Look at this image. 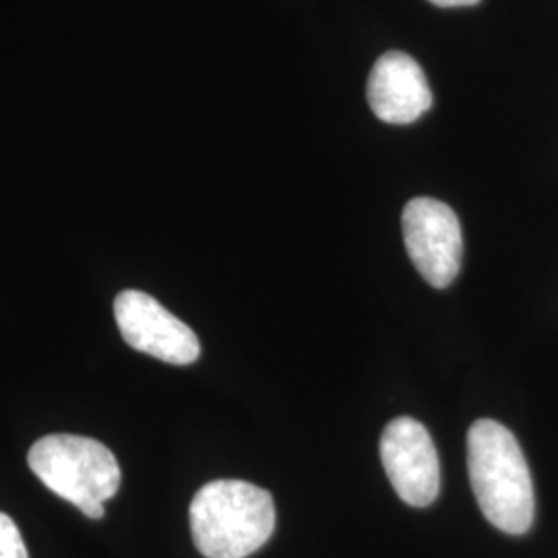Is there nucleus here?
<instances>
[{
    "label": "nucleus",
    "mask_w": 558,
    "mask_h": 558,
    "mask_svg": "<svg viewBox=\"0 0 558 558\" xmlns=\"http://www.w3.org/2000/svg\"><path fill=\"white\" fill-rule=\"evenodd\" d=\"M0 558H29L20 527L7 513H0Z\"/></svg>",
    "instance_id": "8"
},
{
    "label": "nucleus",
    "mask_w": 558,
    "mask_h": 558,
    "mask_svg": "<svg viewBox=\"0 0 558 558\" xmlns=\"http://www.w3.org/2000/svg\"><path fill=\"white\" fill-rule=\"evenodd\" d=\"M366 98L377 119L410 124L433 106V92L416 60L405 52H385L373 66Z\"/></svg>",
    "instance_id": "7"
},
{
    "label": "nucleus",
    "mask_w": 558,
    "mask_h": 558,
    "mask_svg": "<svg viewBox=\"0 0 558 558\" xmlns=\"http://www.w3.org/2000/svg\"><path fill=\"white\" fill-rule=\"evenodd\" d=\"M468 470L484 518L505 534H525L536 513L534 482L513 433L497 420L474 422L468 433Z\"/></svg>",
    "instance_id": "1"
},
{
    "label": "nucleus",
    "mask_w": 558,
    "mask_h": 558,
    "mask_svg": "<svg viewBox=\"0 0 558 558\" xmlns=\"http://www.w3.org/2000/svg\"><path fill=\"white\" fill-rule=\"evenodd\" d=\"M380 459L399 499L428 507L439 497V456L418 420L401 416L387 424L380 435Z\"/></svg>",
    "instance_id": "6"
},
{
    "label": "nucleus",
    "mask_w": 558,
    "mask_h": 558,
    "mask_svg": "<svg viewBox=\"0 0 558 558\" xmlns=\"http://www.w3.org/2000/svg\"><path fill=\"white\" fill-rule=\"evenodd\" d=\"M276 530L267 490L242 480H214L191 502V532L205 558H246Z\"/></svg>",
    "instance_id": "2"
},
{
    "label": "nucleus",
    "mask_w": 558,
    "mask_h": 558,
    "mask_svg": "<svg viewBox=\"0 0 558 558\" xmlns=\"http://www.w3.org/2000/svg\"><path fill=\"white\" fill-rule=\"evenodd\" d=\"M41 484L73 502L89 519L104 518V502L120 488V465L100 440L80 435H48L27 456Z\"/></svg>",
    "instance_id": "3"
},
{
    "label": "nucleus",
    "mask_w": 558,
    "mask_h": 558,
    "mask_svg": "<svg viewBox=\"0 0 558 558\" xmlns=\"http://www.w3.org/2000/svg\"><path fill=\"white\" fill-rule=\"evenodd\" d=\"M114 317L122 339L137 352L186 366L201 356L195 331L140 290H124L114 300Z\"/></svg>",
    "instance_id": "5"
},
{
    "label": "nucleus",
    "mask_w": 558,
    "mask_h": 558,
    "mask_svg": "<svg viewBox=\"0 0 558 558\" xmlns=\"http://www.w3.org/2000/svg\"><path fill=\"white\" fill-rule=\"evenodd\" d=\"M401 226L408 255L420 276L433 288H449L463 259L458 214L442 201L416 197L405 205Z\"/></svg>",
    "instance_id": "4"
},
{
    "label": "nucleus",
    "mask_w": 558,
    "mask_h": 558,
    "mask_svg": "<svg viewBox=\"0 0 558 558\" xmlns=\"http://www.w3.org/2000/svg\"><path fill=\"white\" fill-rule=\"evenodd\" d=\"M437 7H472V4H478L480 0H428Z\"/></svg>",
    "instance_id": "9"
}]
</instances>
